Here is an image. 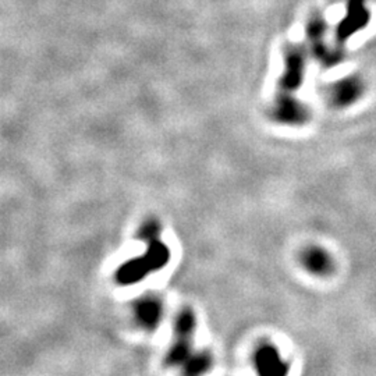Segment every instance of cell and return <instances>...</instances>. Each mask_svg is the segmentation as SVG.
Listing matches in <instances>:
<instances>
[{"label":"cell","mask_w":376,"mask_h":376,"mask_svg":"<svg viewBox=\"0 0 376 376\" xmlns=\"http://www.w3.org/2000/svg\"><path fill=\"white\" fill-rule=\"evenodd\" d=\"M272 116L278 123L286 126H302L308 122L309 113L302 103L289 95H282L274 106Z\"/></svg>","instance_id":"3957f363"},{"label":"cell","mask_w":376,"mask_h":376,"mask_svg":"<svg viewBox=\"0 0 376 376\" xmlns=\"http://www.w3.org/2000/svg\"><path fill=\"white\" fill-rule=\"evenodd\" d=\"M183 366L186 373L199 375L206 372L212 366V357L206 351H194Z\"/></svg>","instance_id":"ba28073f"},{"label":"cell","mask_w":376,"mask_h":376,"mask_svg":"<svg viewBox=\"0 0 376 376\" xmlns=\"http://www.w3.org/2000/svg\"><path fill=\"white\" fill-rule=\"evenodd\" d=\"M138 237L146 241L148 248L145 255L124 263L118 271L116 280L122 285L140 282L145 275L162 269L170 261V250L160 240V225L155 219H149L142 225Z\"/></svg>","instance_id":"6da1fadb"},{"label":"cell","mask_w":376,"mask_h":376,"mask_svg":"<svg viewBox=\"0 0 376 376\" xmlns=\"http://www.w3.org/2000/svg\"><path fill=\"white\" fill-rule=\"evenodd\" d=\"M197 327L195 313L191 308H183L177 318L175 325V340L168 351L165 364L168 366H179L184 365L186 361L194 353L192 340Z\"/></svg>","instance_id":"7a4b0ae2"},{"label":"cell","mask_w":376,"mask_h":376,"mask_svg":"<svg viewBox=\"0 0 376 376\" xmlns=\"http://www.w3.org/2000/svg\"><path fill=\"white\" fill-rule=\"evenodd\" d=\"M301 263L309 274L316 276H327L335 267L333 258L320 247H308L301 254Z\"/></svg>","instance_id":"5b68a950"},{"label":"cell","mask_w":376,"mask_h":376,"mask_svg":"<svg viewBox=\"0 0 376 376\" xmlns=\"http://www.w3.org/2000/svg\"><path fill=\"white\" fill-rule=\"evenodd\" d=\"M254 364L261 375H285L289 372V365L282 360L279 351L271 344H262L256 349Z\"/></svg>","instance_id":"277c9868"},{"label":"cell","mask_w":376,"mask_h":376,"mask_svg":"<svg viewBox=\"0 0 376 376\" xmlns=\"http://www.w3.org/2000/svg\"><path fill=\"white\" fill-rule=\"evenodd\" d=\"M164 307L156 297H145L135 305V315L140 324L148 329H153L160 324Z\"/></svg>","instance_id":"8992f818"},{"label":"cell","mask_w":376,"mask_h":376,"mask_svg":"<svg viewBox=\"0 0 376 376\" xmlns=\"http://www.w3.org/2000/svg\"><path fill=\"white\" fill-rule=\"evenodd\" d=\"M362 93V85L357 78L343 80L332 88V100L336 106L344 107L353 104Z\"/></svg>","instance_id":"52a82bcc"}]
</instances>
